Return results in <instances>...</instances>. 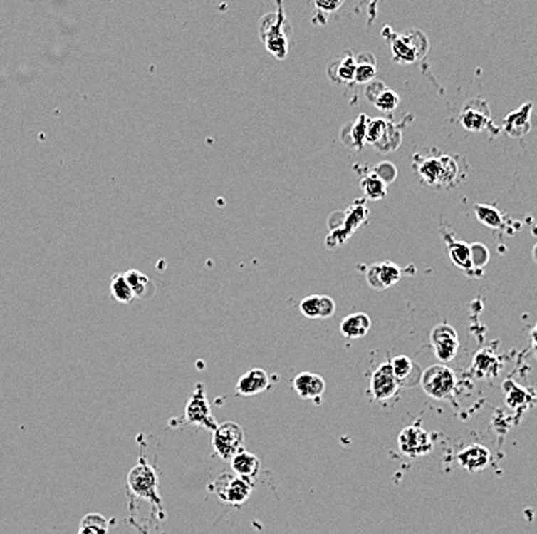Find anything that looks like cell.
<instances>
[{
	"instance_id": "1",
	"label": "cell",
	"mask_w": 537,
	"mask_h": 534,
	"mask_svg": "<svg viewBox=\"0 0 537 534\" xmlns=\"http://www.w3.org/2000/svg\"><path fill=\"white\" fill-rule=\"evenodd\" d=\"M127 488L132 498L150 503L157 518L164 519L165 511L160 494V477H157L155 468L148 465L144 457L139 458V463L135 465L127 474Z\"/></svg>"
},
{
	"instance_id": "2",
	"label": "cell",
	"mask_w": 537,
	"mask_h": 534,
	"mask_svg": "<svg viewBox=\"0 0 537 534\" xmlns=\"http://www.w3.org/2000/svg\"><path fill=\"white\" fill-rule=\"evenodd\" d=\"M209 490L213 494H217L222 503L231 505V507H241V505H244L250 499V496H252L254 481L236 476L235 473H224L218 476L217 479L209 485Z\"/></svg>"
},
{
	"instance_id": "3",
	"label": "cell",
	"mask_w": 537,
	"mask_h": 534,
	"mask_svg": "<svg viewBox=\"0 0 537 534\" xmlns=\"http://www.w3.org/2000/svg\"><path fill=\"white\" fill-rule=\"evenodd\" d=\"M424 394L435 400L449 399L456 391V374L444 363L432 364L422 372L420 377Z\"/></svg>"
},
{
	"instance_id": "4",
	"label": "cell",
	"mask_w": 537,
	"mask_h": 534,
	"mask_svg": "<svg viewBox=\"0 0 537 534\" xmlns=\"http://www.w3.org/2000/svg\"><path fill=\"white\" fill-rule=\"evenodd\" d=\"M278 13H268L259 21V36L266 43L268 53L273 54L276 59H284L287 54V37L283 31L284 16L281 5H278Z\"/></svg>"
},
{
	"instance_id": "5",
	"label": "cell",
	"mask_w": 537,
	"mask_h": 534,
	"mask_svg": "<svg viewBox=\"0 0 537 534\" xmlns=\"http://www.w3.org/2000/svg\"><path fill=\"white\" fill-rule=\"evenodd\" d=\"M244 440L246 436L241 425L235 421H226L213 431L212 445L222 461H230L241 449H244Z\"/></svg>"
},
{
	"instance_id": "6",
	"label": "cell",
	"mask_w": 537,
	"mask_h": 534,
	"mask_svg": "<svg viewBox=\"0 0 537 534\" xmlns=\"http://www.w3.org/2000/svg\"><path fill=\"white\" fill-rule=\"evenodd\" d=\"M398 451L410 458H419L423 456H428L432 448V437L426 429L419 425H411L402 429L397 438Z\"/></svg>"
},
{
	"instance_id": "7",
	"label": "cell",
	"mask_w": 537,
	"mask_h": 534,
	"mask_svg": "<svg viewBox=\"0 0 537 534\" xmlns=\"http://www.w3.org/2000/svg\"><path fill=\"white\" fill-rule=\"evenodd\" d=\"M185 421L190 425H197L201 428H206L209 431H215L218 423L217 420L212 416V409L206 397V389H204L202 383H198L194 386V392L192 399L187 403V408H185Z\"/></svg>"
},
{
	"instance_id": "8",
	"label": "cell",
	"mask_w": 537,
	"mask_h": 534,
	"mask_svg": "<svg viewBox=\"0 0 537 534\" xmlns=\"http://www.w3.org/2000/svg\"><path fill=\"white\" fill-rule=\"evenodd\" d=\"M431 346L435 357L442 363H448L457 355L459 335L451 324L442 323L431 331Z\"/></svg>"
},
{
	"instance_id": "9",
	"label": "cell",
	"mask_w": 537,
	"mask_h": 534,
	"mask_svg": "<svg viewBox=\"0 0 537 534\" xmlns=\"http://www.w3.org/2000/svg\"><path fill=\"white\" fill-rule=\"evenodd\" d=\"M367 218V207L363 200L355 201L354 205L346 212V220L343 221L341 226L337 230H332L330 235L326 238L328 246H338L345 245V241L354 233L361 224Z\"/></svg>"
},
{
	"instance_id": "10",
	"label": "cell",
	"mask_w": 537,
	"mask_h": 534,
	"mask_svg": "<svg viewBox=\"0 0 537 534\" xmlns=\"http://www.w3.org/2000/svg\"><path fill=\"white\" fill-rule=\"evenodd\" d=\"M419 43L428 45V41H426L422 31H405V34L397 36L391 45L394 58L402 63H411L417 61L424 54V51L420 50Z\"/></svg>"
},
{
	"instance_id": "11",
	"label": "cell",
	"mask_w": 537,
	"mask_h": 534,
	"mask_svg": "<svg viewBox=\"0 0 537 534\" xmlns=\"http://www.w3.org/2000/svg\"><path fill=\"white\" fill-rule=\"evenodd\" d=\"M459 120L462 127L472 133L484 132L491 123V113L488 104L481 99H472L466 102L465 107L460 111Z\"/></svg>"
},
{
	"instance_id": "12",
	"label": "cell",
	"mask_w": 537,
	"mask_h": 534,
	"mask_svg": "<svg viewBox=\"0 0 537 534\" xmlns=\"http://www.w3.org/2000/svg\"><path fill=\"white\" fill-rule=\"evenodd\" d=\"M400 389V385L395 380L391 364L383 363L374 371L372 377H370V392H372V397L375 401H387Z\"/></svg>"
},
{
	"instance_id": "13",
	"label": "cell",
	"mask_w": 537,
	"mask_h": 534,
	"mask_svg": "<svg viewBox=\"0 0 537 534\" xmlns=\"http://www.w3.org/2000/svg\"><path fill=\"white\" fill-rule=\"evenodd\" d=\"M402 278V269L392 261H380L366 272L367 284L375 290H385L397 284Z\"/></svg>"
},
{
	"instance_id": "14",
	"label": "cell",
	"mask_w": 537,
	"mask_h": 534,
	"mask_svg": "<svg viewBox=\"0 0 537 534\" xmlns=\"http://www.w3.org/2000/svg\"><path fill=\"white\" fill-rule=\"evenodd\" d=\"M293 389L303 400H312L315 405H320L326 391V381L317 374L300 372L293 379Z\"/></svg>"
},
{
	"instance_id": "15",
	"label": "cell",
	"mask_w": 537,
	"mask_h": 534,
	"mask_svg": "<svg viewBox=\"0 0 537 534\" xmlns=\"http://www.w3.org/2000/svg\"><path fill=\"white\" fill-rule=\"evenodd\" d=\"M271 388V377L261 368H254L239 377L236 392L243 397H252Z\"/></svg>"
},
{
	"instance_id": "16",
	"label": "cell",
	"mask_w": 537,
	"mask_h": 534,
	"mask_svg": "<svg viewBox=\"0 0 537 534\" xmlns=\"http://www.w3.org/2000/svg\"><path fill=\"white\" fill-rule=\"evenodd\" d=\"M335 302L329 295H309L300 303V312L306 318H329L335 314Z\"/></svg>"
},
{
	"instance_id": "17",
	"label": "cell",
	"mask_w": 537,
	"mask_h": 534,
	"mask_svg": "<svg viewBox=\"0 0 537 534\" xmlns=\"http://www.w3.org/2000/svg\"><path fill=\"white\" fill-rule=\"evenodd\" d=\"M366 98L382 111H392L398 107V95L391 88H387L383 82L370 81L366 87Z\"/></svg>"
},
{
	"instance_id": "18",
	"label": "cell",
	"mask_w": 537,
	"mask_h": 534,
	"mask_svg": "<svg viewBox=\"0 0 537 534\" xmlns=\"http://www.w3.org/2000/svg\"><path fill=\"white\" fill-rule=\"evenodd\" d=\"M395 380L400 386H414L420 381L422 372L417 369L414 361L406 355H397L389 361Z\"/></svg>"
},
{
	"instance_id": "19",
	"label": "cell",
	"mask_w": 537,
	"mask_h": 534,
	"mask_svg": "<svg viewBox=\"0 0 537 534\" xmlns=\"http://www.w3.org/2000/svg\"><path fill=\"white\" fill-rule=\"evenodd\" d=\"M457 461L462 468H465L469 473H477L485 470L491 461V454L488 448L481 445H471L465 449H462L457 456Z\"/></svg>"
},
{
	"instance_id": "20",
	"label": "cell",
	"mask_w": 537,
	"mask_h": 534,
	"mask_svg": "<svg viewBox=\"0 0 537 534\" xmlns=\"http://www.w3.org/2000/svg\"><path fill=\"white\" fill-rule=\"evenodd\" d=\"M419 164H415L417 173L420 175L422 181L431 187H440L443 175V158L440 156H419Z\"/></svg>"
},
{
	"instance_id": "21",
	"label": "cell",
	"mask_w": 537,
	"mask_h": 534,
	"mask_svg": "<svg viewBox=\"0 0 537 534\" xmlns=\"http://www.w3.org/2000/svg\"><path fill=\"white\" fill-rule=\"evenodd\" d=\"M230 465L236 476L246 477V479L250 481H254L259 470H261V462H259V458L254 453H249L247 449H241L239 453L231 457Z\"/></svg>"
},
{
	"instance_id": "22",
	"label": "cell",
	"mask_w": 537,
	"mask_h": 534,
	"mask_svg": "<svg viewBox=\"0 0 537 534\" xmlns=\"http://www.w3.org/2000/svg\"><path fill=\"white\" fill-rule=\"evenodd\" d=\"M370 326H372V322L365 312H355L343 318L340 323V332L346 339L355 340L365 337L370 331Z\"/></svg>"
},
{
	"instance_id": "23",
	"label": "cell",
	"mask_w": 537,
	"mask_h": 534,
	"mask_svg": "<svg viewBox=\"0 0 537 534\" xmlns=\"http://www.w3.org/2000/svg\"><path fill=\"white\" fill-rule=\"evenodd\" d=\"M530 111L531 104H526L522 108L513 111L511 115H508L505 119V130L506 133L511 138H523L531 130L530 123Z\"/></svg>"
},
{
	"instance_id": "24",
	"label": "cell",
	"mask_w": 537,
	"mask_h": 534,
	"mask_svg": "<svg viewBox=\"0 0 537 534\" xmlns=\"http://www.w3.org/2000/svg\"><path fill=\"white\" fill-rule=\"evenodd\" d=\"M366 127L367 118L366 115H360L354 123L346 124L341 130V140L348 147L361 150L366 144Z\"/></svg>"
},
{
	"instance_id": "25",
	"label": "cell",
	"mask_w": 537,
	"mask_h": 534,
	"mask_svg": "<svg viewBox=\"0 0 537 534\" xmlns=\"http://www.w3.org/2000/svg\"><path fill=\"white\" fill-rule=\"evenodd\" d=\"M328 74L335 83L355 82V58L350 53H346L341 59L333 61L329 65Z\"/></svg>"
},
{
	"instance_id": "26",
	"label": "cell",
	"mask_w": 537,
	"mask_h": 534,
	"mask_svg": "<svg viewBox=\"0 0 537 534\" xmlns=\"http://www.w3.org/2000/svg\"><path fill=\"white\" fill-rule=\"evenodd\" d=\"M124 277L128 281L130 287H132L135 298H147L153 295L155 292L153 281L145 274H142V272H139L136 269H130L124 272Z\"/></svg>"
},
{
	"instance_id": "27",
	"label": "cell",
	"mask_w": 537,
	"mask_h": 534,
	"mask_svg": "<svg viewBox=\"0 0 537 534\" xmlns=\"http://www.w3.org/2000/svg\"><path fill=\"white\" fill-rule=\"evenodd\" d=\"M360 187H361V192H363L366 198L370 201L383 200L387 192V184L383 180H380L374 172H370L361 178Z\"/></svg>"
},
{
	"instance_id": "28",
	"label": "cell",
	"mask_w": 537,
	"mask_h": 534,
	"mask_svg": "<svg viewBox=\"0 0 537 534\" xmlns=\"http://www.w3.org/2000/svg\"><path fill=\"white\" fill-rule=\"evenodd\" d=\"M377 74V62L374 54L360 53L355 56V82L367 83L375 78Z\"/></svg>"
},
{
	"instance_id": "29",
	"label": "cell",
	"mask_w": 537,
	"mask_h": 534,
	"mask_svg": "<svg viewBox=\"0 0 537 534\" xmlns=\"http://www.w3.org/2000/svg\"><path fill=\"white\" fill-rule=\"evenodd\" d=\"M111 522L99 513H90L83 516L78 534H108Z\"/></svg>"
},
{
	"instance_id": "30",
	"label": "cell",
	"mask_w": 537,
	"mask_h": 534,
	"mask_svg": "<svg viewBox=\"0 0 537 534\" xmlns=\"http://www.w3.org/2000/svg\"><path fill=\"white\" fill-rule=\"evenodd\" d=\"M110 294H111V297L116 299V302L122 303V304L132 303L135 299L133 290H132V287H130L124 274H115L113 277H111Z\"/></svg>"
},
{
	"instance_id": "31",
	"label": "cell",
	"mask_w": 537,
	"mask_h": 534,
	"mask_svg": "<svg viewBox=\"0 0 537 534\" xmlns=\"http://www.w3.org/2000/svg\"><path fill=\"white\" fill-rule=\"evenodd\" d=\"M448 252L452 263L463 270H471V252L469 245L463 241H454L449 240L448 242Z\"/></svg>"
},
{
	"instance_id": "32",
	"label": "cell",
	"mask_w": 537,
	"mask_h": 534,
	"mask_svg": "<svg viewBox=\"0 0 537 534\" xmlns=\"http://www.w3.org/2000/svg\"><path fill=\"white\" fill-rule=\"evenodd\" d=\"M477 220L489 229H500L504 226V217L493 205L477 204L474 207Z\"/></svg>"
},
{
	"instance_id": "33",
	"label": "cell",
	"mask_w": 537,
	"mask_h": 534,
	"mask_svg": "<svg viewBox=\"0 0 537 534\" xmlns=\"http://www.w3.org/2000/svg\"><path fill=\"white\" fill-rule=\"evenodd\" d=\"M400 144H402V132H400V128H398L394 123H391V120H389V124H387V128H386L383 138L380 139L374 147L378 150V152L389 153V152H394V150H397L398 147H400Z\"/></svg>"
},
{
	"instance_id": "34",
	"label": "cell",
	"mask_w": 537,
	"mask_h": 534,
	"mask_svg": "<svg viewBox=\"0 0 537 534\" xmlns=\"http://www.w3.org/2000/svg\"><path fill=\"white\" fill-rule=\"evenodd\" d=\"M442 158H443V175H442L440 187H447V189H449V187L456 185L460 168L457 164V159L454 156L442 155Z\"/></svg>"
},
{
	"instance_id": "35",
	"label": "cell",
	"mask_w": 537,
	"mask_h": 534,
	"mask_svg": "<svg viewBox=\"0 0 537 534\" xmlns=\"http://www.w3.org/2000/svg\"><path fill=\"white\" fill-rule=\"evenodd\" d=\"M496 366H499V364L496 363L494 355H491L489 352H485V351H480L476 355V359H474V371L479 374V377L493 376V374L497 372Z\"/></svg>"
},
{
	"instance_id": "36",
	"label": "cell",
	"mask_w": 537,
	"mask_h": 534,
	"mask_svg": "<svg viewBox=\"0 0 537 534\" xmlns=\"http://www.w3.org/2000/svg\"><path fill=\"white\" fill-rule=\"evenodd\" d=\"M389 120L383 118H372L367 119V127H366V144L375 145L380 139L383 138L386 128H387Z\"/></svg>"
},
{
	"instance_id": "37",
	"label": "cell",
	"mask_w": 537,
	"mask_h": 534,
	"mask_svg": "<svg viewBox=\"0 0 537 534\" xmlns=\"http://www.w3.org/2000/svg\"><path fill=\"white\" fill-rule=\"evenodd\" d=\"M471 252V267L472 269H484L489 261V250L486 246L480 245V242H472L469 245Z\"/></svg>"
},
{
	"instance_id": "38",
	"label": "cell",
	"mask_w": 537,
	"mask_h": 534,
	"mask_svg": "<svg viewBox=\"0 0 537 534\" xmlns=\"http://www.w3.org/2000/svg\"><path fill=\"white\" fill-rule=\"evenodd\" d=\"M372 172L380 178V180H383L386 184L392 183L395 180V178H397V168H395V165L392 163H387V161L377 164L372 168Z\"/></svg>"
},
{
	"instance_id": "39",
	"label": "cell",
	"mask_w": 537,
	"mask_h": 534,
	"mask_svg": "<svg viewBox=\"0 0 537 534\" xmlns=\"http://www.w3.org/2000/svg\"><path fill=\"white\" fill-rule=\"evenodd\" d=\"M343 2H345V0H313L315 6H317L320 11H326V13L337 11Z\"/></svg>"
},
{
	"instance_id": "40",
	"label": "cell",
	"mask_w": 537,
	"mask_h": 534,
	"mask_svg": "<svg viewBox=\"0 0 537 534\" xmlns=\"http://www.w3.org/2000/svg\"><path fill=\"white\" fill-rule=\"evenodd\" d=\"M531 340H533V346H537V324H536V327H534L533 332H531Z\"/></svg>"
},
{
	"instance_id": "41",
	"label": "cell",
	"mask_w": 537,
	"mask_h": 534,
	"mask_svg": "<svg viewBox=\"0 0 537 534\" xmlns=\"http://www.w3.org/2000/svg\"><path fill=\"white\" fill-rule=\"evenodd\" d=\"M533 258H534V261L537 263V245H536L534 249H533Z\"/></svg>"
},
{
	"instance_id": "42",
	"label": "cell",
	"mask_w": 537,
	"mask_h": 534,
	"mask_svg": "<svg viewBox=\"0 0 537 534\" xmlns=\"http://www.w3.org/2000/svg\"><path fill=\"white\" fill-rule=\"evenodd\" d=\"M533 348H534V352H536V357H537V346H533Z\"/></svg>"
}]
</instances>
